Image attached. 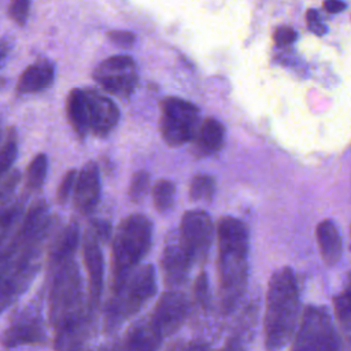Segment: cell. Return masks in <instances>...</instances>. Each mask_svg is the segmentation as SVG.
Returning a JSON list of instances; mask_svg holds the SVG:
<instances>
[{
  "mask_svg": "<svg viewBox=\"0 0 351 351\" xmlns=\"http://www.w3.org/2000/svg\"><path fill=\"white\" fill-rule=\"evenodd\" d=\"M78 239H80V232H78V226L77 225H69L60 234V237L58 239L55 248L52 251V258L55 263L71 259L75 247L78 244Z\"/></svg>",
  "mask_w": 351,
  "mask_h": 351,
  "instance_id": "cell-20",
  "label": "cell"
},
{
  "mask_svg": "<svg viewBox=\"0 0 351 351\" xmlns=\"http://www.w3.org/2000/svg\"><path fill=\"white\" fill-rule=\"evenodd\" d=\"M100 173L95 162H88L80 174L74 188V206L81 214H90L100 200Z\"/></svg>",
  "mask_w": 351,
  "mask_h": 351,
  "instance_id": "cell-12",
  "label": "cell"
},
{
  "mask_svg": "<svg viewBox=\"0 0 351 351\" xmlns=\"http://www.w3.org/2000/svg\"><path fill=\"white\" fill-rule=\"evenodd\" d=\"M84 262L89 278L90 295L95 300L100 298L103 289V274H104V261L103 252L99 245L97 237L88 234L84 240Z\"/></svg>",
  "mask_w": 351,
  "mask_h": 351,
  "instance_id": "cell-14",
  "label": "cell"
},
{
  "mask_svg": "<svg viewBox=\"0 0 351 351\" xmlns=\"http://www.w3.org/2000/svg\"><path fill=\"white\" fill-rule=\"evenodd\" d=\"M85 96L89 133L97 137L107 136L119 121V110L117 104L96 90H85Z\"/></svg>",
  "mask_w": 351,
  "mask_h": 351,
  "instance_id": "cell-9",
  "label": "cell"
},
{
  "mask_svg": "<svg viewBox=\"0 0 351 351\" xmlns=\"http://www.w3.org/2000/svg\"><path fill=\"white\" fill-rule=\"evenodd\" d=\"M34 339H36V332L26 326H18V328L15 326L5 335V341L10 346L15 344V343H21V341H30Z\"/></svg>",
  "mask_w": 351,
  "mask_h": 351,
  "instance_id": "cell-28",
  "label": "cell"
},
{
  "mask_svg": "<svg viewBox=\"0 0 351 351\" xmlns=\"http://www.w3.org/2000/svg\"><path fill=\"white\" fill-rule=\"evenodd\" d=\"M93 78L104 90L118 97H129L138 81L136 63L128 55H115L103 60L95 69Z\"/></svg>",
  "mask_w": 351,
  "mask_h": 351,
  "instance_id": "cell-6",
  "label": "cell"
},
{
  "mask_svg": "<svg viewBox=\"0 0 351 351\" xmlns=\"http://www.w3.org/2000/svg\"><path fill=\"white\" fill-rule=\"evenodd\" d=\"M77 351H89V350H82V348H80V350H77Z\"/></svg>",
  "mask_w": 351,
  "mask_h": 351,
  "instance_id": "cell-36",
  "label": "cell"
},
{
  "mask_svg": "<svg viewBox=\"0 0 351 351\" xmlns=\"http://www.w3.org/2000/svg\"><path fill=\"white\" fill-rule=\"evenodd\" d=\"M125 285H126V289H125L123 307L126 314H133L147 300H149L156 292V273L154 266L152 265L141 266L126 281Z\"/></svg>",
  "mask_w": 351,
  "mask_h": 351,
  "instance_id": "cell-10",
  "label": "cell"
},
{
  "mask_svg": "<svg viewBox=\"0 0 351 351\" xmlns=\"http://www.w3.org/2000/svg\"><path fill=\"white\" fill-rule=\"evenodd\" d=\"M298 34L291 26H280L274 30L273 38L277 45H288L296 40Z\"/></svg>",
  "mask_w": 351,
  "mask_h": 351,
  "instance_id": "cell-30",
  "label": "cell"
},
{
  "mask_svg": "<svg viewBox=\"0 0 351 351\" xmlns=\"http://www.w3.org/2000/svg\"><path fill=\"white\" fill-rule=\"evenodd\" d=\"M315 233L324 262L333 266L341 256V239L336 225L330 219H324L317 225Z\"/></svg>",
  "mask_w": 351,
  "mask_h": 351,
  "instance_id": "cell-16",
  "label": "cell"
},
{
  "mask_svg": "<svg viewBox=\"0 0 351 351\" xmlns=\"http://www.w3.org/2000/svg\"><path fill=\"white\" fill-rule=\"evenodd\" d=\"M7 51H8V44L5 41H0V62L4 59Z\"/></svg>",
  "mask_w": 351,
  "mask_h": 351,
  "instance_id": "cell-35",
  "label": "cell"
},
{
  "mask_svg": "<svg viewBox=\"0 0 351 351\" xmlns=\"http://www.w3.org/2000/svg\"><path fill=\"white\" fill-rule=\"evenodd\" d=\"M299 319V289L293 271L282 267L269 280L263 318L266 351H281L293 337Z\"/></svg>",
  "mask_w": 351,
  "mask_h": 351,
  "instance_id": "cell-2",
  "label": "cell"
},
{
  "mask_svg": "<svg viewBox=\"0 0 351 351\" xmlns=\"http://www.w3.org/2000/svg\"><path fill=\"white\" fill-rule=\"evenodd\" d=\"M176 195V185L173 181L169 180H159L152 186V202L159 213H166L171 208L174 203Z\"/></svg>",
  "mask_w": 351,
  "mask_h": 351,
  "instance_id": "cell-21",
  "label": "cell"
},
{
  "mask_svg": "<svg viewBox=\"0 0 351 351\" xmlns=\"http://www.w3.org/2000/svg\"><path fill=\"white\" fill-rule=\"evenodd\" d=\"M291 351H341V341L325 307L304 308Z\"/></svg>",
  "mask_w": 351,
  "mask_h": 351,
  "instance_id": "cell-4",
  "label": "cell"
},
{
  "mask_svg": "<svg viewBox=\"0 0 351 351\" xmlns=\"http://www.w3.org/2000/svg\"><path fill=\"white\" fill-rule=\"evenodd\" d=\"M60 265L58 274L55 277L51 302H52V313L53 317H59V319L69 321L70 311L80 303L81 298V277L80 270L74 261L67 259L59 262Z\"/></svg>",
  "mask_w": 351,
  "mask_h": 351,
  "instance_id": "cell-7",
  "label": "cell"
},
{
  "mask_svg": "<svg viewBox=\"0 0 351 351\" xmlns=\"http://www.w3.org/2000/svg\"><path fill=\"white\" fill-rule=\"evenodd\" d=\"M30 1L27 0H15L11 1L8 5V16L19 26H23L29 18Z\"/></svg>",
  "mask_w": 351,
  "mask_h": 351,
  "instance_id": "cell-27",
  "label": "cell"
},
{
  "mask_svg": "<svg viewBox=\"0 0 351 351\" xmlns=\"http://www.w3.org/2000/svg\"><path fill=\"white\" fill-rule=\"evenodd\" d=\"M149 188V174L145 170H138L132 176L128 195L132 202H140Z\"/></svg>",
  "mask_w": 351,
  "mask_h": 351,
  "instance_id": "cell-25",
  "label": "cell"
},
{
  "mask_svg": "<svg viewBox=\"0 0 351 351\" xmlns=\"http://www.w3.org/2000/svg\"><path fill=\"white\" fill-rule=\"evenodd\" d=\"M186 314V299L182 293L167 292L165 293L154 313L152 325L163 335H169L178 329Z\"/></svg>",
  "mask_w": 351,
  "mask_h": 351,
  "instance_id": "cell-11",
  "label": "cell"
},
{
  "mask_svg": "<svg viewBox=\"0 0 351 351\" xmlns=\"http://www.w3.org/2000/svg\"><path fill=\"white\" fill-rule=\"evenodd\" d=\"M333 306L341 325L351 332V278L343 292L333 299Z\"/></svg>",
  "mask_w": 351,
  "mask_h": 351,
  "instance_id": "cell-23",
  "label": "cell"
},
{
  "mask_svg": "<svg viewBox=\"0 0 351 351\" xmlns=\"http://www.w3.org/2000/svg\"><path fill=\"white\" fill-rule=\"evenodd\" d=\"M107 37L110 41L121 47H132V44L136 41V36L129 30H110Z\"/></svg>",
  "mask_w": 351,
  "mask_h": 351,
  "instance_id": "cell-29",
  "label": "cell"
},
{
  "mask_svg": "<svg viewBox=\"0 0 351 351\" xmlns=\"http://www.w3.org/2000/svg\"><path fill=\"white\" fill-rule=\"evenodd\" d=\"M53 66L44 60L27 66L19 75L16 90L21 93H36L48 88L53 81Z\"/></svg>",
  "mask_w": 351,
  "mask_h": 351,
  "instance_id": "cell-15",
  "label": "cell"
},
{
  "mask_svg": "<svg viewBox=\"0 0 351 351\" xmlns=\"http://www.w3.org/2000/svg\"><path fill=\"white\" fill-rule=\"evenodd\" d=\"M199 108L181 97H165L160 103V136L169 147H181L195 137Z\"/></svg>",
  "mask_w": 351,
  "mask_h": 351,
  "instance_id": "cell-5",
  "label": "cell"
},
{
  "mask_svg": "<svg viewBox=\"0 0 351 351\" xmlns=\"http://www.w3.org/2000/svg\"><path fill=\"white\" fill-rule=\"evenodd\" d=\"M159 339L160 333L152 322L140 325L129 336L128 351H155L159 344Z\"/></svg>",
  "mask_w": 351,
  "mask_h": 351,
  "instance_id": "cell-19",
  "label": "cell"
},
{
  "mask_svg": "<svg viewBox=\"0 0 351 351\" xmlns=\"http://www.w3.org/2000/svg\"><path fill=\"white\" fill-rule=\"evenodd\" d=\"M214 237L210 215L203 210H191L182 215L178 239L193 262L206 258Z\"/></svg>",
  "mask_w": 351,
  "mask_h": 351,
  "instance_id": "cell-8",
  "label": "cell"
},
{
  "mask_svg": "<svg viewBox=\"0 0 351 351\" xmlns=\"http://www.w3.org/2000/svg\"><path fill=\"white\" fill-rule=\"evenodd\" d=\"M152 222L143 214H132L122 219L112 241V266L117 292L129 280L133 267L151 248Z\"/></svg>",
  "mask_w": 351,
  "mask_h": 351,
  "instance_id": "cell-3",
  "label": "cell"
},
{
  "mask_svg": "<svg viewBox=\"0 0 351 351\" xmlns=\"http://www.w3.org/2000/svg\"><path fill=\"white\" fill-rule=\"evenodd\" d=\"M324 10L330 12V14H336V12H341L346 8V3L339 1V0H326L322 4Z\"/></svg>",
  "mask_w": 351,
  "mask_h": 351,
  "instance_id": "cell-34",
  "label": "cell"
},
{
  "mask_svg": "<svg viewBox=\"0 0 351 351\" xmlns=\"http://www.w3.org/2000/svg\"><path fill=\"white\" fill-rule=\"evenodd\" d=\"M48 169V158L45 154H38L33 158L27 167V186L30 189L41 188Z\"/></svg>",
  "mask_w": 351,
  "mask_h": 351,
  "instance_id": "cell-24",
  "label": "cell"
},
{
  "mask_svg": "<svg viewBox=\"0 0 351 351\" xmlns=\"http://www.w3.org/2000/svg\"><path fill=\"white\" fill-rule=\"evenodd\" d=\"M306 21H307L308 29H310L314 34H317V36L325 34L326 27H325V25L321 22V16H319V14H318L315 10L311 8V10L307 11V14H306Z\"/></svg>",
  "mask_w": 351,
  "mask_h": 351,
  "instance_id": "cell-31",
  "label": "cell"
},
{
  "mask_svg": "<svg viewBox=\"0 0 351 351\" xmlns=\"http://www.w3.org/2000/svg\"><path fill=\"white\" fill-rule=\"evenodd\" d=\"M215 193V181L208 174H196L189 186V199L192 202H210Z\"/></svg>",
  "mask_w": 351,
  "mask_h": 351,
  "instance_id": "cell-22",
  "label": "cell"
},
{
  "mask_svg": "<svg viewBox=\"0 0 351 351\" xmlns=\"http://www.w3.org/2000/svg\"><path fill=\"white\" fill-rule=\"evenodd\" d=\"M15 214H16L15 208H8L4 211H0V240L5 234L8 228L11 226V222L14 221Z\"/></svg>",
  "mask_w": 351,
  "mask_h": 351,
  "instance_id": "cell-33",
  "label": "cell"
},
{
  "mask_svg": "<svg viewBox=\"0 0 351 351\" xmlns=\"http://www.w3.org/2000/svg\"><path fill=\"white\" fill-rule=\"evenodd\" d=\"M195 292H196V296L200 302L206 303L207 298H208V284H207V276L206 273H200L199 277L196 278V282H195Z\"/></svg>",
  "mask_w": 351,
  "mask_h": 351,
  "instance_id": "cell-32",
  "label": "cell"
},
{
  "mask_svg": "<svg viewBox=\"0 0 351 351\" xmlns=\"http://www.w3.org/2000/svg\"><path fill=\"white\" fill-rule=\"evenodd\" d=\"M225 141V128L215 118H206L200 125L197 134V148L202 154L210 155L218 152Z\"/></svg>",
  "mask_w": 351,
  "mask_h": 351,
  "instance_id": "cell-18",
  "label": "cell"
},
{
  "mask_svg": "<svg viewBox=\"0 0 351 351\" xmlns=\"http://www.w3.org/2000/svg\"><path fill=\"white\" fill-rule=\"evenodd\" d=\"M66 114L73 130L80 138L89 134L88 126V111H86V96L85 90L73 89L66 100Z\"/></svg>",
  "mask_w": 351,
  "mask_h": 351,
  "instance_id": "cell-17",
  "label": "cell"
},
{
  "mask_svg": "<svg viewBox=\"0 0 351 351\" xmlns=\"http://www.w3.org/2000/svg\"><path fill=\"white\" fill-rule=\"evenodd\" d=\"M77 176H78V173L74 169L69 170L64 174V177L60 181V184L58 186V191H56V197H58L59 203H66L70 199V195L74 192V188H75Z\"/></svg>",
  "mask_w": 351,
  "mask_h": 351,
  "instance_id": "cell-26",
  "label": "cell"
},
{
  "mask_svg": "<svg viewBox=\"0 0 351 351\" xmlns=\"http://www.w3.org/2000/svg\"><path fill=\"white\" fill-rule=\"evenodd\" d=\"M193 263V259L182 247L178 236L176 237V234H173L166 243L162 255V269L166 282L173 285L182 282Z\"/></svg>",
  "mask_w": 351,
  "mask_h": 351,
  "instance_id": "cell-13",
  "label": "cell"
},
{
  "mask_svg": "<svg viewBox=\"0 0 351 351\" xmlns=\"http://www.w3.org/2000/svg\"><path fill=\"white\" fill-rule=\"evenodd\" d=\"M217 240L221 300L223 308L230 310L247 287L250 232L243 221L223 217L217 228Z\"/></svg>",
  "mask_w": 351,
  "mask_h": 351,
  "instance_id": "cell-1",
  "label": "cell"
}]
</instances>
